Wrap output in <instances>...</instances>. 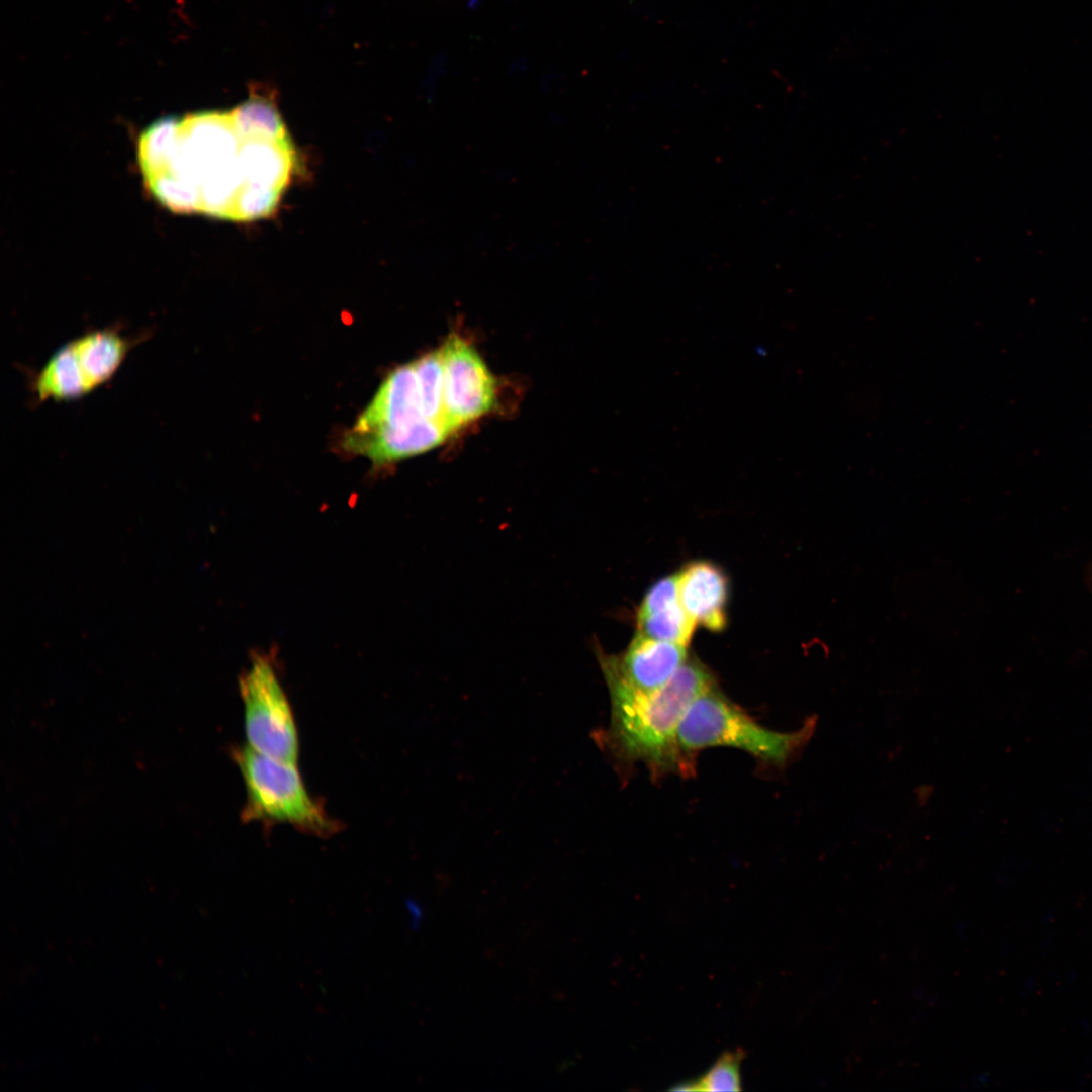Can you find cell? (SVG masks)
Masks as SVG:
<instances>
[{
    "mask_svg": "<svg viewBox=\"0 0 1092 1092\" xmlns=\"http://www.w3.org/2000/svg\"><path fill=\"white\" fill-rule=\"evenodd\" d=\"M147 187L176 212L232 220L267 218L298 169V153L266 89L229 111L168 117L138 142Z\"/></svg>",
    "mask_w": 1092,
    "mask_h": 1092,
    "instance_id": "1",
    "label": "cell"
},
{
    "mask_svg": "<svg viewBox=\"0 0 1092 1092\" xmlns=\"http://www.w3.org/2000/svg\"><path fill=\"white\" fill-rule=\"evenodd\" d=\"M715 684L713 673L693 656L652 693L610 692V723L594 738L622 774L641 763L654 779L689 777L695 761L680 749L679 724L693 701Z\"/></svg>",
    "mask_w": 1092,
    "mask_h": 1092,
    "instance_id": "2",
    "label": "cell"
},
{
    "mask_svg": "<svg viewBox=\"0 0 1092 1092\" xmlns=\"http://www.w3.org/2000/svg\"><path fill=\"white\" fill-rule=\"evenodd\" d=\"M816 726L817 717L811 716L795 731L766 728L715 684L690 705L679 724L678 742L694 761L702 749L726 746L742 750L770 768L784 769L800 756Z\"/></svg>",
    "mask_w": 1092,
    "mask_h": 1092,
    "instance_id": "3",
    "label": "cell"
},
{
    "mask_svg": "<svg viewBox=\"0 0 1092 1092\" xmlns=\"http://www.w3.org/2000/svg\"><path fill=\"white\" fill-rule=\"evenodd\" d=\"M234 758L247 793L244 821L289 824L318 837L339 830V823L307 792L296 764L266 756L249 745L236 748Z\"/></svg>",
    "mask_w": 1092,
    "mask_h": 1092,
    "instance_id": "4",
    "label": "cell"
},
{
    "mask_svg": "<svg viewBox=\"0 0 1092 1092\" xmlns=\"http://www.w3.org/2000/svg\"><path fill=\"white\" fill-rule=\"evenodd\" d=\"M143 339L111 326L69 341L30 375L28 387L34 402L67 401L88 395L114 376Z\"/></svg>",
    "mask_w": 1092,
    "mask_h": 1092,
    "instance_id": "5",
    "label": "cell"
},
{
    "mask_svg": "<svg viewBox=\"0 0 1092 1092\" xmlns=\"http://www.w3.org/2000/svg\"><path fill=\"white\" fill-rule=\"evenodd\" d=\"M239 690L247 745L271 758L296 764L299 741L293 711L267 655H252L250 666L239 679Z\"/></svg>",
    "mask_w": 1092,
    "mask_h": 1092,
    "instance_id": "6",
    "label": "cell"
},
{
    "mask_svg": "<svg viewBox=\"0 0 1092 1092\" xmlns=\"http://www.w3.org/2000/svg\"><path fill=\"white\" fill-rule=\"evenodd\" d=\"M444 375V420L454 435L493 411L496 384L475 347L452 334L440 347Z\"/></svg>",
    "mask_w": 1092,
    "mask_h": 1092,
    "instance_id": "7",
    "label": "cell"
},
{
    "mask_svg": "<svg viewBox=\"0 0 1092 1092\" xmlns=\"http://www.w3.org/2000/svg\"><path fill=\"white\" fill-rule=\"evenodd\" d=\"M609 692L652 693L689 658L687 646L636 634L619 655L600 654Z\"/></svg>",
    "mask_w": 1092,
    "mask_h": 1092,
    "instance_id": "8",
    "label": "cell"
},
{
    "mask_svg": "<svg viewBox=\"0 0 1092 1092\" xmlns=\"http://www.w3.org/2000/svg\"><path fill=\"white\" fill-rule=\"evenodd\" d=\"M433 421L424 414L416 372L413 363H407L386 377L351 430L379 436H401L417 432Z\"/></svg>",
    "mask_w": 1092,
    "mask_h": 1092,
    "instance_id": "9",
    "label": "cell"
},
{
    "mask_svg": "<svg viewBox=\"0 0 1092 1092\" xmlns=\"http://www.w3.org/2000/svg\"><path fill=\"white\" fill-rule=\"evenodd\" d=\"M679 602L688 615L706 629L727 625L729 582L723 570L708 561H694L677 574Z\"/></svg>",
    "mask_w": 1092,
    "mask_h": 1092,
    "instance_id": "10",
    "label": "cell"
},
{
    "mask_svg": "<svg viewBox=\"0 0 1092 1092\" xmlns=\"http://www.w3.org/2000/svg\"><path fill=\"white\" fill-rule=\"evenodd\" d=\"M636 634L687 646L696 623L678 598L677 574L656 581L645 594L636 615Z\"/></svg>",
    "mask_w": 1092,
    "mask_h": 1092,
    "instance_id": "11",
    "label": "cell"
},
{
    "mask_svg": "<svg viewBox=\"0 0 1092 1092\" xmlns=\"http://www.w3.org/2000/svg\"><path fill=\"white\" fill-rule=\"evenodd\" d=\"M412 363L424 414L447 427L444 420V375L441 349L431 351Z\"/></svg>",
    "mask_w": 1092,
    "mask_h": 1092,
    "instance_id": "12",
    "label": "cell"
},
{
    "mask_svg": "<svg viewBox=\"0 0 1092 1092\" xmlns=\"http://www.w3.org/2000/svg\"><path fill=\"white\" fill-rule=\"evenodd\" d=\"M742 1050L724 1052L699 1078L675 1084L674 1091H741Z\"/></svg>",
    "mask_w": 1092,
    "mask_h": 1092,
    "instance_id": "13",
    "label": "cell"
},
{
    "mask_svg": "<svg viewBox=\"0 0 1092 1092\" xmlns=\"http://www.w3.org/2000/svg\"><path fill=\"white\" fill-rule=\"evenodd\" d=\"M406 906H407V909H408L410 914L412 916V925H413V927L414 928L419 927V925L421 923V920H422V916H423L422 908L420 907V905L418 903H416L414 900H410V899L406 900Z\"/></svg>",
    "mask_w": 1092,
    "mask_h": 1092,
    "instance_id": "14",
    "label": "cell"
}]
</instances>
